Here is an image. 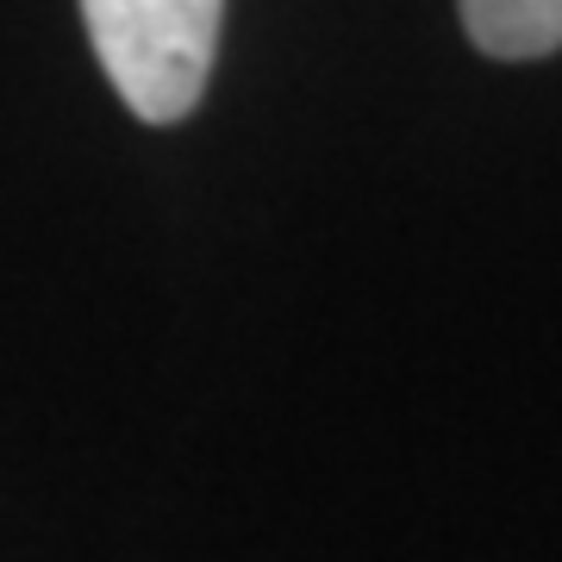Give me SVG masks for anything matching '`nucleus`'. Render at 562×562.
Here are the masks:
<instances>
[{
    "instance_id": "obj_2",
    "label": "nucleus",
    "mask_w": 562,
    "mask_h": 562,
    "mask_svg": "<svg viewBox=\"0 0 562 562\" xmlns=\"http://www.w3.org/2000/svg\"><path fill=\"white\" fill-rule=\"evenodd\" d=\"M462 25L487 57L506 63L562 50V0H462Z\"/></svg>"
},
{
    "instance_id": "obj_1",
    "label": "nucleus",
    "mask_w": 562,
    "mask_h": 562,
    "mask_svg": "<svg viewBox=\"0 0 562 562\" xmlns=\"http://www.w3.org/2000/svg\"><path fill=\"white\" fill-rule=\"evenodd\" d=\"M225 0H81V25L106 81L144 125L194 113L220 50Z\"/></svg>"
}]
</instances>
